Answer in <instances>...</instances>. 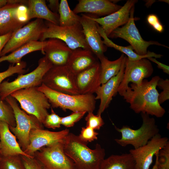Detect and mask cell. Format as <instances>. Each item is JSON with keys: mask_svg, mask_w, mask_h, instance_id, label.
Wrapping results in <instances>:
<instances>
[{"mask_svg": "<svg viewBox=\"0 0 169 169\" xmlns=\"http://www.w3.org/2000/svg\"><path fill=\"white\" fill-rule=\"evenodd\" d=\"M134 6L131 9L129 19L123 26L114 30L108 36V38H122L128 42L133 48L135 53L138 55H144L148 53V47L156 45L169 48L168 46L156 41L144 40L142 38L135 25L134 13Z\"/></svg>", "mask_w": 169, "mask_h": 169, "instance_id": "30bf717a", "label": "cell"}, {"mask_svg": "<svg viewBox=\"0 0 169 169\" xmlns=\"http://www.w3.org/2000/svg\"><path fill=\"white\" fill-rule=\"evenodd\" d=\"M45 26L44 20L36 19L16 30L3 49L0 57L29 42L39 40Z\"/></svg>", "mask_w": 169, "mask_h": 169, "instance_id": "7c38bea8", "label": "cell"}, {"mask_svg": "<svg viewBox=\"0 0 169 169\" xmlns=\"http://www.w3.org/2000/svg\"><path fill=\"white\" fill-rule=\"evenodd\" d=\"M153 72V66L147 58L132 61L126 56L124 75L118 92L122 96L130 82L139 84L144 79L151 76Z\"/></svg>", "mask_w": 169, "mask_h": 169, "instance_id": "5bb4252c", "label": "cell"}, {"mask_svg": "<svg viewBox=\"0 0 169 169\" xmlns=\"http://www.w3.org/2000/svg\"><path fill=\"white\" fill-rule=\"evenodd\" d=\"M37 88L45 95L53 108L73 112H93L95 109L96 100L93 94H66L51 89L43 83Z\"/></svg>", "mask_w": 169, "mask_h": 169, "instance_id": "3957f363", "label": "cell"}, {"mask_svg": "<svg viewBox=\"0 0 169 169\" xmlns=\"http://www.w3.org/2000/svg\"><path fill=\"white\" fill-rule=\"evenodd\" d=\"M157 86L162 89L163 90L158 96V102L161 104L169 99V80H165L160 78L158 80Z\"/></svg>", "mask_w": 169, "mask_h": 169, "instance_id": "74e56055", "label": "cell"}, {"mask_svg": "<svg viewBox=\"0 0 169 169\" xmlns=\"http://www.w3.org/2000/svg\"><path fill=\"white\" fill-rule=\"evenodd\" d=\"M0 120L7 123L9 126L15 127L16 121L12 107L6 102L0 99Z\"/></svg>", "mask_w": 169, "mask_h": 169, "instance_id": "1f68e13d", "label": "cell"}, {"mask_svg": "<svg viewBox=\"0 0 169 169\" xmlns=\"http://www.w3.org/2000/svg\"><path fill=\"white\" fill-rule=\"evenodd\" d=\"M13 33L0 35V55L3 49L11 37Z\"/></svg>", "mask_w": 169, "mask_h": 169, "instance_id": "ee69618b", "label": "cell"}, {"mask_svg": "<svg viewBox=\"0 0 169 169\" xmlns=\"http://www.w3.org/2000/svg\"><path fill=\"white\" fill-rule=\"evenodd\" d=\"M121 7L110 0H79L73 11L76 14L86 13L105 16L116 12Z\"/></svg>", "mask_w": 169, "mask_h": 169, "instance_id": "44dd1931", "label": "cell"}, {"mask_svg": "<svg viewBox=\"0 0 169 169\" xmlns=\"http://www.w3.org/2000/svg\"><path fill=\"white\" fill-rule=\"evenodd\" d=\"M21 156L25 169H44L34 157L30 158L22 155Z\"/></svg>", "mask_w": 169, "mask_h": 169, "instance_id": "ab89813d", "label": "cell"}, {"mask_svg": "<svg viewBox=\"0 0 169 169\" xmlns=\"http://www.w3.org/2000/svg\"><path fill=\"white\" fill-rule=\"evenodd\" d=\"M69 132L67 129L58 131L41 129H32L29 135V145L24 151L28 155L33 156L34 154L42 147L64 140Z\"/></svg>", "mask_w": 169, "mask_h": 169, "instance_id": "2e32d148", "label": "cell"}, {"mask_svg": "<svg viewBox=\"0 0 169 169\" xmlns=\"http://www.w3.org/2000/svg\"><path fill=\"white\" fill-rule=\"evenodd\" d=\"M98 133L93 128L88 126L82 127L78 136L79 139L86 143L91 142L98 139Z\"/></svg>", "mask_w": 169, "mask_h": 169, "instance_id": "d590c367", "label": "cell"}, {"mask_svg": "<svg viewBox=\"0 0 169 169\" xmlns=\"http://www.w3.org/2000/svg\"><path fill=\"white\" fill-rule=\"evenodd\" d=\"M12 107L14 115L16 125H9L10 131L18 139V142L24 151L28 146L29 135L31 130L43 129V125L34 116L28 114L19 107L17 100L10 95L5 100Z\"/></svg>", "mask_w": 169, "mask_h": 169, "instance_id": "ba28073f", "label": "cell"}, {"mask_svg": "<svg viewBox=\"0 0 169 169\" xmlns=\"http://www.w3.org/2000/svg\"><path fill=\"white\" fill-rule=\"evenodd\" d=\"M1 157V156H0V161Z\"/></svg>", "mask_w": 169, "mask_h": 169, "instance_id": "681fc988", "label": "cell"}, {"mask_svg": "<svg viewBox=\"0 0 169 169\" xmlns=\"http://www.w3.org/2000/svg\"><path fill=\"white\" fill-rule=\"evenodd\" d=\"M45 23L39 41L56 38L64 42L71 50L78 48L90 50L85 41L80 23L69 26H61L46 21Z\"/></svg>", "mask_w": 169, "mask_h": 169, "instance_id": "52a82bcc", "label": "cell"}, {"mask_svg": "<svg viewBox=\"0 0 169 169\" xmlns=\"http://www.w3.org/2000/svg\"><path fill=\"white\" fill-rule=\"evenodd\" d=\"M92 112H87L85 117L86 126H89L94 130H99L104 124L105 123L101 115H95Z\"/></svg>", "mask_w": 169, "mask_h": 169, "instance_id": "836d02e7", "label": "cell"}, {"mask_svg": "<svg viewBox=\"0 0 169 169\" xmlns=\"http://www.w3.org/2000/svg\"><path fill=\"white\" fill-rule=\"evenodd\" d=\"M28 15L29 21L36 18L45 20L57 25H59L58 14L52 12L46 5L44 0H29L27 4Z\"/></svg>", "mask_w": 169, "mask_h": 169, "instance_id": "d4e9b609", "label": "cell"}, {"mask_svg": "<svg viewBox=\"0 0 169 169\" xmlns=\"http://www.w3.org/2000/svg\"><path fill=\"white\" fill-rule=\"evenodd\" d=\"M8 1V0H0V8L7 4Z\"/></svg>", "mask_w": 169, "mask_h": 169, "instance_id": "bcb514c9", "label": "cell"}, {"mask_svg": "<svg viewBox=\"0 0 169 169\" xmlns=\"http://www.w3.org/2000/svg\"><path fill=\"white\" fill-rule=\"evenodd\" d=\"M29 21L26 6L8 4L0 8V35L13 33Z\"/></svg>", "mask_w": 169, "mask_h": 169, "instance_id": "4fadbf2b", "label": "cell"}, {"mask_svg": "<svg viewBox=\"0 0 169 169\" xmlns=\"http://www.w3.org/2000/svg\"><path fill=\"white\" fill-rule=\"evenodd\" d=\"M47 6L49 9L53 13L58 14L60 3L58 0H49Z\"/></svg>", "mask_w": 169, "mask_h": 169, "instance_id": "b9f144b4", "label": "cell"}, {"mask_svg": "<svg viewBox=\"0 0 169 169\" xmlns=\"http://www.w3.org/2000/svg\"><path fill=\"white\" fill-rule=\"evenodd\" d=\"M166 169V168L165 167H163V166H159L158 165V169Z\"/></svg>", "mask_w": 169, "mask_h": 169, "instance_id": "c3c4849f", "label": "cell"}, {"mask_svg": "<svg viewBox=\"0 0 169 169\" xmlns=\"http://www.w3.org/2000/svg\"><path fill=\"white\" fill-rule=\"evenodd\" d=\"M158 165L169 169V142L159 151Z\"/></svg>", "mask_w": 169, "mask_h": 169, "instance_id": "f35d334b", "label": "cell"}, {"mask_svg": "<svg viewBox=\"0 0 169 169\" xmlns=\"http://www.w3.org/2000/svg\"><path fill=\"white\" fill-rule=\"evenodd\" d=\"M98 59L90 50L78 48L72 50L66 65L75 75L92 65Z\"/></svg>", "mask_w": 169, "mask_h": 169, "instance_id": "cb8c5ba5", "label": "cell"}, {"mask_svg": "<svg viewBox=\"0 0 169 169\" xmlns=\"http://www.w3.org/2000/svg\"><path fill=\"white\" fill-rule=\"evenodd\" d=\"M147 21L149 24L156 31L159 33L163 31V26L156 15L153 14L149 15L147 18Z\"/></svg>", "mask_w": 169, "mask_h": 169, "instance_id": "60d3db41", "label": "cell"}, {"mask_svg": "<svg viewBox=\"0 0 169 169\" xmlns=\"http://www.w3.org/2000/svg\"><path fill=\"white\" fill-rule=\"evenodd\" d=\"M27 66L26 62L21 61L15 64L10 65L6 70L0 72V86L4 80L15 74H23Z\"/></svg>", "mask_w": 169, "mask_h": 169, "instance_id": "d6a6232c", "label": "cell"}, {"mask_svg": "<svg viewBox=\"0 0 169 169\" xmlns=\"http://www.w3.org/2000/svg\"><path fill=\"white\" fill-rule=\"evenodd\" d=\"M72 50L60 39L50 38L46 40V44L42 53L54 66L66 65Z\"/></svg>", "mask_w": 169, "mask_h": 169, "instance_id": "7402d4cb", "label": "cell"}, {"mask_svg": "<svg viewBox=\"0 0 169 169\" xmlns=\"http://www.w3.org/2000/svg\"><path fill=\"white\" fill-rule=\"evenodd\" d=\"M86 112H73L69 115L61 117V125L66 127L73 126L84 115Z\"/></svg>", "mask_w": 169, "mask_h": 169, "instance_id": "8d00e7d4", "label": "cell"}, {"mask_svg": "<svg viewBox=\"0 0 169 169\" xmlns=\"http://www.w3.org/2000/svg\"><path fill=\"white\" fill-rule=\"evenodd\" d=\"M0 154L2 156L22 155L30 158L22 150L15 136L10 131L9 125L0 120Z\"/></svg>", "mask_w": 169, "mask_h": 169, "instance_id": "603a6c76", "label": "cell"}, {"mask_svg": "<svg viewBox=\"0 0 169 169\" xmlns=\"http://www.w3.org/2000/svg\"><path fill=\"white\" fill-rule=\"evenodd\" d=\"M149 60L155 63L157 65V67L160 69H162L165 73L169 74V67L158 61L155 58L153 57H148L147 58Z\"/></svg>", "mask_w": 169, "mask_h": 169, "instance_id": "7bdbcfd3", "label": "cell"}, {"mask_svg": "<svg viewBox=\"0 0 169 169\" xmlns=\"http://www.w3.org/2000/svg\"><path fill=\"white\" fill-rule=\"evenodd\" d=\"M97 26L99 33L101 37L103 38V42L104 44L107 47L113 48L125 54L128 56L127 58L129 60H136L143 58L153 57H155V58H160L162 56V55L161 54H157L149 51H148L147 54L145 55H138L133 51V48L130 45L127 46H122L114 43L108 38L103 29L97 23Z\"/></svg>", "mask_w": 169, "mask_h": 169, "instance_id": "4316f807", "label": "cell"}, {"mask_svg": "<svg viewBox=\"0 0 169 169\" xmlns=\"http://www.w3.org/2000/svg\"><path fill=\"white\" fill-rule=\"evenodd\" d=\"M126 57L125 56L118 74L105 83L101 84L95 92L96 95L95 97V100H100V103L97 114L98 115H101L109 107L113 97L118 93L119 87L124 75Z\"/></svg>", "mask_w": 169, "mask_h": 169, "instance_id": "ffe728a7", "label": "cell"}, {"mask_svg": "<svg viewBox=\"0 0 169 169\" xmlns=\"http://www.w3.org/2000/svg\"><path fill=\"white\" fill-rule=\"evenodd\" d=\"M142 120L141 126L138 129H133L127 126L119 128L115 126V130L121 134V138L116 139L115 142L120 146L125 147L128 145L134 149L146 145L159 131L155 119L150 117L146 113H141Z\"/></svg>", "mask_w": 169, "mask_h": 169, "instance_id": "277c9868", "label": "cell"}, {"mask_svg": "<svg viewBox=\"0 0 169 169\" xmlns=\"http://www.w3.org/2000/svg\"><path fill=\"white\" fill-rule=\"evenodd\" d=\"M53 66L44 56L39 59L37 67L31 72L25 74H19L11 82L3 81L0 86V100L4 101L7 96L18 90L39 86L42 84L44 76Z\"/></svg>", "mask_w": 169, "mask_h": 169, "instance_id": "8992f818", "label": "cell"}, {"mask_svg": "<svg viewBox=\"0 0 169 169\" xmlns=\"http://www.w3.org/2000/svg\"><path fill=\"white\" fill-rule=\"evenodd\" d=\"M159 151H158L155 154L156 156V161L154 165L153 166L152 168L151 169H158V154H159Z\"/></svg>", "mask_w": 169, "mask_h": 169, "instance_id": "f6af8a7d", "label": "cell"}, {"mask_svg": "<svg viewBox=\"0 0 169 169\" xmlns=\"http://www.w3.org/2000/svg\"><path fill=\"white\" fill-rule=\"evenodd\" d=\"M63 141L43 147L34 154L44 169H77L64 151Z\"/></svg>", "mask_w": 169, "mask_h": 169, "instance_id": "9c48e42d", "label": "cell"}, {"mask_svg": "<svg viewBox=\"0 0 169 169\" xmlns=\"http://www.w3.org/2000/svg\"><path fill=\"white\" fill-rule=\"evenodd\" d=\"M100 65L98 61L92 65L75 75L79 94H93L100 86Z\"/></svg>", "mask_w": 169, "mask_h": 169, "instance_id": "d6986e66", "label": "cell"}, {"mask_svg": "<svg viewBox=\"0 0 169 169\" xmlns=\"http://www.w3.org/2000/svg\"><path fill=\"white\" fill-rule=\"evenodd\" d=\"M138 2L137 0H128L118 10L101 18H95L88 15L103 30L108 36L115 29L126 24L128 21L132 8Z\"/></svg>", "mask_w": 169, "mask_h": 169, "instance_id": "e0dca14e", "label": "cell"}, {"mask_svg": "<svg viewBox=\"0 0 169 169\" xmlns=\"http://www.w3.org/2000/svg\"><path fill=\"white\" fill-rule=\"evenodd\" d=\"M147 1H146V5L147 7H149V6H150L152 4H153V3L155 2L156 1V0H148Z\"/></svg>", "mask_w": 169, "mask_h": 169, "instance_id": "7dc6e473", "label": "cell"}, {"mask_svg": "<svg viewBox=\"0 0 169 169\" xmlns=\"http://www.w3.org/2000/svg\"><path fill=\"white\" fill-rule=\"evenodd\" d=\"M59 25L69 26L80 23L81 16L70 8L67 0H61L59 10Z\"/></svg>", "mask_w": 169, "mask_h": 169, "instance_id": "f546056e", "label": "cell"}, {"mask_svg": "<svg viewBox=\"0 0 169 169\" xmlns=\"http://www.w3.org/2000/svg\"><path fill=\"white\" fill-rule=\"evenodd\" d=\"M99 169H135V162L129 153L112 155L103 160Z\"/></svg>", "mask_w": 169, "mask_h": 169, "instance_id": "83f0119b", "label": "cell"}, {"mask_svg": "<svg viewBox=\"0 0 169 169\" xmlns=\"http://www.w3.org/2000/svg\"><path fill=\"white\" fill-rule=\"evenodd\" d=\"M46 44V40L43 41H33L20 47L10 54L0 57V63L7 61L12 64L20 62L26 55L33 52L41 51L42 52Z\"/></svg>", "mask_w": 169, "mask_h": 169, "instance_id": "484cf974", "label": "cell"}, {"mask_svg": "<svg viewBox=\"0 0 169 169\" xmlns=\"http://www.w3.org/2000/svg\"><path fill=\"white\" fill-rule=\"evenodd\" d=\"M125 56L122 54L120 57L114 61H110L105 56L100 61V82L101 84L107 82L112 77L117 75L121 68Z\"/></svg>", "mask_w": 169, "mask_h": 169, "instance_id": "f1b7e54d", "label": "cell"}, {"mask_svg": "<svg viewBox=\"0 0 169 169\" xmlns=\"http://www.w3.org/2000/svg\"><path fill=\"white\" fill-rule=\"evenodd\" d=\"M0 169H25L21 155L1 156Z\"/></svg>", "mask_w": 169, "mask_h": 169, "instance_id": "4dcf8cb0", "label": "cell"}, {"mask_svg": "<svg viewBox=\"0 0 169 169\" xmlns=\"http://www.w3.org/2000/svg\"><path fill=\"white\" fill-rule=\"evenodd\" d=\"M65 153L74 162L77 169H99L105 158V150L99 144L91 149L78 136L70 132L63 141Z\"/></svg>", "mask_w": 169, "mask_h": 169, "instance_id": "7a4b0ae2", "label": "cell"}, {"mask_svg": "<svg viewBox=\"0 0 169 169\" xmlns=\"http://www.w3.org/2000/svg\"><path fill=\"white\" fill-rule=\"evenodd\" d=\"M168 140L158 133L146 145L130 150L129 153L135 161V169H149L154 156L169 142Z\"/></svg>", "mask_w": 169, "mask_h": 169, "instance_id": "9a60e30c", "label": "cell"}, {"mask_svg": "<svg viewBox=\"0 0 169 169\" xmlns=\"http://www.w3.org/2000/svg\"><path fill=\"white\" fill-rule=\"evenodd\" d=\"M61 118L54 112L51 108V113L46 117L43 123L44 126L49 128L54 129L60 127Z\"/></svg>", "mask_w": 169, "mask_h": 169, "instance_id": "e575fe53", "label": "cell"}, {"mask_svg": "<svg viewBox=\"0 0 169 169\" xmlns=\"http://www.w3.org/2000/svg\"><path fill=\"white\" fill-rule=\"evenodd\" d=\"M80 23L85 41L90 50L99 60L105 57L107 47L103 44L99 33L97 23L86 14H82Z\"/></svg>", "mask_w": 169, "mask_h": 169, "instance_id": "ac0fdd59", "label": "cell"}, {"mask_svg": "<svg viewBox=\"0 0 169 169\" xmlns=\"http://www.w3.org/2000/svg\"><path fill=\"white\" fill-rule=\"evenodd\" d=\"M160 78L156 76L149 81L144 79L141 84L132 83L126 89L122 96L135 113H146L158 118L163 116L166 111L159 103V94L156 89Z\"/></svg>", "mask_w": 169, "mask_h": 169, "instance_id": "6da1fadb", "label": "cell"}, {"mask_svg": "<svg viewBox=\"0 0 169 169\" xmlns=\"http://www.w3.org/2000/svg\"><path fill=\"white\" fill-rule=\"evenodd\" d=\"M42 83L54 90L64 93L79 94L76 85L75 75L66 65L54 66L43 77Z\"/></svg>", "mask_w": 169, "mask_h": 169, "instance_id": "8fae6325", "label": "cell"}, {"mask_svg": "<svg viewBox=\"0 0 169 169\" xmlns=\"http://www.w3.org/2000/svg\"><path fill=\"white\" fill-rule=\"evenodd\" d=\"M10 95L19 103L26 112L35 117L43 124L51 105L47 97L37 87L18 90Z\"/></svg>", "mask_w": 169, "mask_h": 169, "instance_id": "5b68a950", "label": "cell"}]
</instances>
